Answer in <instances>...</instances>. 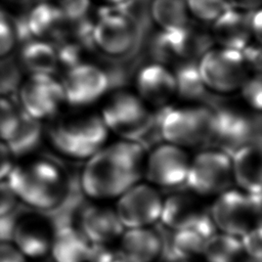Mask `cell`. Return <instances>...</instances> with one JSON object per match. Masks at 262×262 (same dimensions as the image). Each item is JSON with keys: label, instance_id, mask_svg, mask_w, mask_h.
I'll return each instance as SVG.
<instances>
[{"label": "cell", "instance_id": "52a82bcc", "mask_svg": "<svg viewBox=\"0 0 262 262\" xmlns=\"http://www.w3.org/2000/svg\"><path fill=\"white\" fill-rule=\"evenodd\" d=\"M209 211L216 227L227 234L243 235L261 225V194L228 188L216 196Z\"/></svg>", "mask_w": 262, "mask_h": 262}, {"label": "cell", "instance_id": "8d00e7d4", "mask_svg": "<svg viewBox=\"0 0 262 262\" xmlns=\"http://www.w3.org/2000/svg\"><path fill=\"white\" fill-rule=\"evenodd\" d=\"M18 199L6 179L0 180V218L15 211Z\"/></svg>", "mask_w": 262, "mask_h": 262}, {"label": "cell", "instance_id": "60d3db41", "mask_svg": "<svg viewBox=\"0 0 262 262\" xmlns=\"http://www.w3.org/2000/svg\"><path fill=\"white\" fill-rule=\"evenodd\" d=\"M249 25L252 33V38L257 41V43L261 42L262 35V18H261V9H256L248 12Z\"/></svg>", "mask_w": 262, "mask_h": 262}, {"label": "cell", "instance_id": "ffe728a7", "mask_svg": "<svg viewBox=\"0 0 262 262\" xmlns=\"http://www.w3.org/2000/svg\"><path fill=\"white\" fill-rule=\"evenodd\" d=\"M211 26V38L217 46L241 51L253 41L248 12L229 7Z\"/></svg>", "mask_w": 262, "mask_h": 262}, {"label": "cell", "instance_id": "cb8c5ba5", "mask_svg": "<svg viewBox=\"0 0 262 262\" xmlns=\"http://www.w3.org/2000/svg\"><path fill=\"white\" fill-rule=\"evenodd\" d=\"M120 251L127 262H151L161 252V238L157 230L131 228L122 237Z\"/></svg>", "mask_w": 262, "mask_h": 262}, {"label": "cell", "instance_id": "e575fe53", "mask_svg": "<svg viewBox=\"0 0 262 262\" xmlns=\"http://www.w3.org/2000/svg\"><path fill=\"white\" fill-rule=\"evenodd\" d=\"M88 262H127L120 249L115 250L106 244H90Z\"/></svg>", "mask_w": 262, "mask_h": 262}, {"label": "cell", "instance_id": "5b68a950", "mask_svg": "<svg viewBox=\"0 0 262 262\" xmlns=\"http://www.w3.org/2000/svg\"><path fill=\"white\" fill-rule=\"evenodd\" d=\"M99 116L108 132L135 141L149 131L155 119L149 106L136 93L127 90L108 96Z\"/></svg>", "mask_w": 262, "mask_h": 262}, {"label": "cell", "instance_id": "4fadbf2b", "mask_svg": "<svg viewBox=\"0 0 262 262\" xmlns=\"http://www.w3.org/2000/svg\"><path fill=\"white\" fill-rule=\"evenodd\" d=\"M189 162L184 148L164 142L146 155L143 176L151 185L164 188L179 187L185 183Z\"/></svg>", "mask_w": 262, "mask_h": 262}, {"label": "cell", "instance_id": "5bb4252c", "mask_svg": "<svg viewBox=\"0 0 262 262\" xmlns=\"http://www.w3.org/2000/svg\"><path fill=\"white\" fill-rule=\"evenodd\" d=\"M162 205L163 200L151 184L137 182L119 196L116 213L122 225L144 227L160 218Z\"/></svg>", "mask_w": 262, "mask_h": 262}, {"label": "cell", "instance_id": "f35d334b", "mask_svg": "<svg viewBox=\"0 0 262 262\" xmlns=\"http://www.w3.org/2000/svg\"><path fill=\"white\" fill-rule=\"evenodd\" d=\"M0 262H26V259L13 245L0 242Z\"/></svg>", "mask_w": 262, "mask_h": 262}, {"label": "cell", "instance_id": "74e56055", "mask_svg": "<svg viewBox=\"0 0 262 262\" xmlns=\"http://www.w3.org/2000/svg\"><path fill=\"white\" fill-rule=\"evenodd\" d=\"M246 67L250 73H260L262 68V52L260 43H249L241 50Z\"/></svg>", "mask_w": 262, "mask_h": 262}, {"label": "cell", "instance_id": "e0dca14e", "mask_svg": "<svg viewBox=\"0 0 262 262\" xmlns=\"http://www.w3.org/2000/svg\"><path fill=\"white\" fill-rule=\"evenodd\" d=\"M136 94L148 105L166 107L175 97V79L173 71L159 62L142 67L135 77Z\"/></svg>", "mask_w": 262, "mask_h": 262}, {"label": "cell", "instance_id": "f546056e", "mask_svg": "<svg viewBox=\"0 0 262 262\" xmlns=\"http://www.w3.org/2000/svg\"><path fill=\"white\" fill-rule=\"evenodd\" d=\"M189 15L199 21L212 24L229 7L228 0H186Z\"/></svg>", "mask_w": 262, "mask_h": 262}, {"label": "cell", "instance_id": "836d02e7", "mask_svg": "<svg viewBox=\"0 0 262 262\" xmlns=\"http://www.w3.org/2000/svg\"><path fill=\"white\" fill-rule=\"evenodd\" d=\"M17 31L7 17L0 14V58H5L15 47Z\"/></svg>", "mask_w": 262, "mask_h": 262}, {"label": "cell", "instance_id": "f1b7e54d", "mask_svg": "<svg viewBox=\"0 0 262 262\" xmlns=\"http://www.w3.org/2000/svg\"><path fill=\"white\" fill-rule=\"evenodd\" d=\"M243 251L241 241L231 234H214L204 246L203 254L208 262H237Z\"/></svg>", "mask_w": 262, "mask_h": 262}, {"label": "cell", "instance_id": "8992f818", "mask_svg": "<svg viewBox=\"0 0 262 262\" xmlns=\"http://www.w3.org/2000/svg\"><path fill=\"white\" fill-rule=\"evenodd\" d=\"M200 76L208 91L228 94L239 89L251 74L239 50L215 46L196 60Z\"/></svg>", "mask_w": 262, "mask_h": 262}, {"label": "cell", "instance_id": "ab89813d", "mask_svg": "<svg viewBox=\"0 0 262 262\" xmlns=\"http://www.w3.org/2000/svg\"><path fill=\"white\" fill-rule=\"evenodd\" d=\"M13 165V156L6 143L0 140V180L6 179Z\"/></svg>", "mask_w": 262, "mask_h": 262}, {"label": "cell", "instance_id": "83f0119b", "mask_svg": "<svg viewBox=\"0 0 262 262\" xmlns=\"http://www.w3.org/2000/svg\"><path fill=\"white\" fill-rule=\"evenodd\" d=\"M172 71L175 79V96L188 103H195L205 98L208 90L200 76L196 61L180 63Z\"/></svg>", "mask_w": 262, "mask_h": 262}, {"label": "cell", "instance_id": "9a60e30c", "mask_svg": "<svg viewBox=\"0 0 262 262\" xmlns=\"http://www.w3.org/2000/svg\"><path fill=\"white\" fill-rule=\"evenodd\" d=\"M256 123L254 118L234 107L214 110L213 134L211 142L229 155L236 149L255 142Z\"/></svg>", "mask_w": 262, "mask_h": 262}, {"label": "cell", "instance_id": "4dcf8cb0", "mask_svg": "<svg viewBox=\"0 0 262 262\" xmlns=\"http://www.w3.org/2000/svg\"><path fill=\"white\" fill-rule=\"evenodd\" d=\"M57 5L70 29L91 21V0H59Z\"/></svg>", "mask_w": 262, "mask_h": 262}, {"label": "cell", "instance_id": "d590c367", "mask_svg": "<svg viewBox=\"0 0 262 262\" xmlns=\"http://www.w3.org/2000/svg\"><path fill=\"white\" fill-rule=\"evenodd\" d=\"M261 225L252 228L243 234L241 241L243 250L249 255V257L261 260Z\"/></svg>", "mask_w": 262, "mask_h": 262}, {"label": "cell", "instance_id": "8fae6325", "mask_svg": "<svg viewBox=\"0 0 262 262\" xmlns=\"http://www.w3.org/2000/svg\"><path fill=\"white\" fill-rule=\"evenodd\" d=\"M91 39L94 47L102 53L123 56L135 44V21L115 5L103 7L92 23Z\"/></svg>", "mask_w": 262, "mask_h": 262}, {"label": "cell", "instance_id": "603a6c76", "mask_svg": "<svg viewBox=\"0 0 262 262\" xmlns=\"http://www.w3.org/2000/svg\"><path fill=\"white\" fill-rule=\"evenodd\" d=\"M90 243L82 231L72 225L54 229L50 250L54 262H86Z\"/></svg>", "mask_w": 262, "mask_h": 262}, {"label": "cell", "instance_id": "d6986e66", "mask_svg": "<svg viewBox=\"0 0 262 262\" xmlns=\"http://www.w3.org/2000/svg\"><path fill=\"white\" fill-rule=\"evenodd\" d=\"M78 227L93 244H107L123 231L116 210L100 205L82 206L79 212Z\"/></svg>", "mask_w": 262, "mask_h": 262}, {"label": "cell", "instance_id": "3957f363", "mask_svg": "<svg viewBox=\"0 0 262 262\" xmlns=\"http://www.w3.org/2000/svg\"><path fill=\"white\" fill-rule=\"evenodd\" d=\"M108 130L99 114L76 113L53 121L48 138L54 149L73 160H88L107 141Z\"/></svg>", "mask_w": 262, "mask_h": 262}, {"label": "cell", "instance_id": "1f68e13d", "mask_svg": "<svg viewBox=\"0 0 262 262\" xmlns=\"http://www.w3.org/2000/svg\"><path fill=\"white\" fill-rule=\"evenodd\" d=\"M20 118V110L4 94H0V140L8 141L14 134Z\"/></svg>", "mask_w": 262, "mask_h": 262}, {"label": "cell", "instance_id": "30bf717a", "mask_svg": "<svg viewBox=\"0 0 262 262\" xmlns=\"http://www.w3.org/2000/svg\"><path fill=\"white\" fill-rule=\"evenodd\" d=\"M20 110L39 121L54 118L66 104L60 80L51 74H29L18 85Z\"/></svg>", "mask_w": 262, "mask_h": 262}, {"label": "cell", "instance_id": "d4e9b609", "mask_svg": "<svg viewBox=\"0 0 262 262\" xmlns=\"http://www.w3.org/2000/svg\"><path fill=\"white\" fill-rule=\"evenodd\" d=\"M20 66L29 74H51L58 68L57 53L54 44L32 39L20 48L18 55Z\"/></svg>", "mask_w": 262, "mask_h": 262}, {"label": "cell", "instance_id": "7bdbcfd3", "mask_svg": "<svg viewBox=\"0 0 262 262\" xmlns=\"http://www.w3.org/2000/svg\"><path fill=\"white\" fill-rule=\"evenodd\" d=\"M9 4H12L14 6L17 7H24V6H28L31 5L33 3H35L36 0H6Z\"/></svg>", "mask_w": 262, "mask_h": 262}, {"label": "cell", "instance_id": "7a4b0ae2", "mask_svg": "<svg viewBox=\"0 0 262 262\" xmlns=\"http://www.w3.org/2000/svg\"><path fill=\"white\" fill-rule=\"evenodd\" d=\"M6 180L18 201L37 211L52 212L69 198V183L63 172L44 159L13 165Z\"/></svg>", "mask_w": 262, "mask_h": 262}, {"label": "cell", "instance_id": "7402d4cb", "mask_svg": "<svg viewBox=\"0 0 262 262\" xmlns=\"http://www.w3.org/2000/svg\"><path fill=\"white\" fill-rule=\"evenodd\" d=\"M206 211L194 193L176 192L163 201L160 218L165 227L178 230L190 226Z\"/></svg>", "mask_w": 262, "mask_h": 262}, {"label": "cell", "instance_id": "2e32d148", "mask_svg": "<svg viewBox=\"0 0 262 262\" xmlns=\"http://www.w3.org/2000/svg\"><path fill=\"white\" fill-rule=\"evenodd\" d=\"M53 233L48 216L39 213L15 214L11 242L24 256L38 258L50 250Z\"/></svg>", "mask_w": 262, "mask_h": 262}, {"label": "cell", "instance_id": "7c38bea8", "mask_svg": "<svg viewBox=\"0 0 262 262\" xmlns=\"http://www.w3.org/2000/svg\"><path fill=\"white\" fill-rule=\"evenodd\" d=\"M60 83L66 103L74 107H87L105 95L110 78L98 66L83 61L67 69Z\"/></svg>", "mask_w": 262, "mask_h": 262}, {"label": "cell", "instance_id": "ba28073f", "mask_svg": "<svg viewBox=\"0 0 262 262\" xmlns=\"http://www.w3.org/2000/svg\"><path fill=\"white\" fill-rule=\"evenodd\" d=\"M230 155L219 149H205L190 159L185 183L198 195H218L232 184Z\"/></svg>", "mask_w": 262, "mask_h": 262}, {"label": "cell", "instance_id": "ee69618b", "mask_svg": "<svg viewBox=\"0 0 262 262\" xmlns=\"http://www.w3.org/2000/svg\"><path fill=\"white\" fill-rule=\"evenodd\" d=\"M103 1L108 3V4H112V5H118V4L122 3V2H124L125 0H103Z\"/></svg>", "mask_w": 262, "mask_h": 262}, {"label": "cell", "instance_id": "9c48e42d", "mask_svg": "<svg viewBox=\"0 0 262 262\" xmlns=\"http://www.w3.org/2000/svg\"><path fill=\"white\" fill-rule=\"evenodd\" d=\"M212 38L191 28L190 24L176 31H159L150 43L155 62L176 67L186 61H196L211 46Z\"/></svg>", "mask_w": 262, "mask_h": 262}, {"label": "cell", "instance_id": "b9f144b4", "mask_svg": "<svg viewBox=\"0 0 262 262\" xmlns=\"http://www.w3.org/2000/svg\"><path fill=\"white\" fill-rule=\"evenodd\" d=\"M262 0H228L229 5L237 10L249 12L260 8Z\"/></svg>", "mask_w": 262, "mask_h": 262}, {"label": "cell", "instance_id": "4316f807", "mask_svg": "<svg viewBox=\"0 0 262 262\" xmlns=\"http://www.w3.org/2000/svg\"><path fill=\"white\" fill-rule=\"evenodd\" d=\"M42 138L43 127L41 121L30 117L20 110L18 126L11 138L5 143L13 158L26 157L40 146Z\"/></svg>", "mask_w": 262, "mask_h": 262}, {"label": "cell", "instance_id": "d6a6232c", "mask_svg": "<svg viewBox=\"0 0 262 262\" xmlns=\"http://www.w3.org/2000/svg\"><path fill=\"white\" fill-rule=\"evenodd\" d=\"M245 102L254 111L260 112L262 106V78L260 73H251L239 87Z\"/></svg>", "mask_w": 262, "mask_h": 262}, {"label": "cell", "instance_id": "277c9868", "mask_svg": "<svg viewBox=\"0 0 262 262\" xmlns=\"http://www.w3.org/2000/svg\"><path fill=\"white\" fill-rule=\"evenodd\" d=\"M214 110L199 103L164 107L159 118V131L165 142L182 148L210 143Z\"/></svg>", "mask_w": 262, "mask_h": 262}, {"label": "cell", "instance_id": "ac0fdd59", "mask_svg": "<svg viewBox=\"0 0 262 262\" xmlns=\"http://www.w3.org/2000/svg\"><path fill=\"white\" fill-rule=\"evenodd\" d=\"M26 28L33 39L52 44L62 40L70 31L57 3L50 1L33 3L26 17Z\"/></svg>", "mask_w": 262, "mask_h": 262}, {"label": "cell", "instance_id": "484cf974", "mask_svg": "<svg viewBox=\"0 0 262 262\" xmlns=\"http://www.w3.org/2000/svg\"><path fill=\"white\" fill-rule=\"evenodd\" d=\"M148 12L161 31H176L190 24L186 0H150Z\"/></svg>", "mask_w": 262, "mask_h": 262}, {"label": "cell", "instance_id": "6da1fadb", "mask_svg": "<svg viewBox=\"0 0 262 262\" xmlns=\"http://www.w3.org/2000/svg\"><path fill=\"white\" fill-rule=\"evenodd\" d=\"M146 152L139 141L121 139L105 144L86 160L80 185L94 200L119 198L143 176Z\"/></svg>", "mask_w": 262, "mask_h": 262}, {"label": "cell", "instance_id": "44dd1931", "mask_svg": "<svg viewBox=\"0 0 262 262\" xmlns=\"http://www.w3.org/2000/svg\"><path fill=\"white\" fill-rule=\"evenodd\" d=\"M232 180L238 189L261 194V147L260 141L247 144L230 155Z\"/></svg>", "mask_w": 262, "mask_h": 262}]
</instances>
